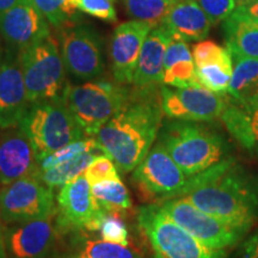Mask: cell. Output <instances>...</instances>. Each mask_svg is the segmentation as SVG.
Wrapping results in <instances>:
<instances>
[{
	"mask_svg": "<svg viewBox=\"0 0 258 258\" xmlns=\"http://www.w3.org/2000/svg\"><path fill=\"white\" fill-rule=\"evenodd\" d=\"M164 85L172 88H188L201 85L196 76V66L185 41L172 37L167 46L164 60Z\"/></svg>",
	"mask_w": 258,
	"mask_h": 258,
	"instance_id": "23",
	"label": "cell"
},
{
	"mask_svg": "<svg viewBox=\"0 0 258 258\" xmlns=\"http://www.w3.org/2000/svg\"><path fill=\"white\" fill-rule=\"evenodd\" d=\"M238 6L250 17L258 21V0H238Z\"/></svg>",
	"mask_w": 258,
	"mask_h": 258,
	"instance_id": "38",
	"label": "cell"
},
{
	"mask_svg": "<svg viewBox=\"0 0 258 258\" xmlns=\"http://www.w3.org/2000/svg\"><path fill=\"white\" fill-rule=\"evenodd\" d=\"M237 2H238V0H237Z\"/></svg>",
	"mask_w": 258,
	"mask_h": 258,
	"instance_id": "44",
	"label": "cell"
},
{
	"mask_svg": "<svg viewBox=\"0 0 258 258\" xmlns=\"http://www.w3.org/2000/svg\"><path fill=\"white\" fill-rule=\"evenodd\" d=\"M158 141L188 177L220 163L226 150L220 135L191 121L166 122L160 127Z\"/></svg>",
	"mask_w": 258,
	"mask_h": 258,
	"instance_id": "3",
	"label": "cell"
},
{
	"mask_svg": "<svg viewBox=\"0 0 258 258\" xmlns=\"http://www.w3.org/2000/svg\"><path fill=\"white\" fill-rule=\"evenodd\" d=\"M18 0H0V15L11 9L15 4H17Z\"/></svg>",
	"mask_w": 258,
	"mask_h": 258,
	"instance_id": "39",
	"label": "cell"
},
{
	"mask_svg": "<svg viewBox=\"0 0 258 258\" xmlns=\"http://www.w3.org/2000/svg\"><path fill=\"white\" fill-rule=\"evenodd\" d=\"M0 57H2V51H0Z\"/></svg>",
	"mask_w": 258,
	"mask_h": 258,
	"instance_id": "43",
	"label": "cell"
},
{
	"mask_svg": "<svg viewBox=\"0 0 258 258\" xmlns=\"http://www.w3.org/2000/svg\"><path fill=\"white\" fill-rule=\"evenodd\" d=\"M84 175L91 185L104 182V180L120 179L116 164L106 156H97L90 163Z\"/></svg>",
	"mask_w": 258,
	"mask_h": 258,
	"instance_id": "32",
	"label": "cell"
},
{
	"mask_svg": "<svg viewBox=\"0 0 258 258\" xmlns=\"http://www.w3.org/2000/svg\"><path fill=\"white\" fill-rule=\"evenodd\" d=\"M208 16L213 25L221 23L237 8V0H195Z\"/></svg>",
	"mask_w": 258,
	"mask_h": 258,
	"instance_id": "35",
	"label": "cell"
},
{
	"mask_svg": "<svg viewBox=\"0 0 258 258\" xmlns=\"http://www.w3.org/2000/svg\"><path fill=\"white\" fill-rule=\"evenodd\" d=\"M54 215L27 221L9 232L8 246L12 258H47L55 244Z\"/></svg>",
	"mask_w": 258,
	"mask_h": 258,
	"instance_id": "18",
	"label": "cell"
},
{
	"mask_svg": "<svg viewBox=\"0 0 258 258\" xmlns=\"http://www.w3.org/2000/svg\"><path fill=\"white\" fill-rule=\"evenodd\" d=\"M37 172L38 160L27 135L18 125L4 129L0 134V184L8 185Z\"/></svg>",
	"mask_w": 258,
	"mask_h": 258,
	"instance_id": "17",
	"label": "cell"
},
{
	"mask_svg": "<svg viewBox=\"0 0 258 258\" xmlns=\"http://www.w3.org/2000/svg\"><path fill=\"white\" fill-rule=\"evenodd\" d=\"M18 127L30 140L38 163L85 135L63 98L30 103Z\"/></svg>",
	"mask_w": 258,
	"mask_h": 258,
	"instance_id": "4",
	"label": "cell"
},
{
	"mask_svg": "<svg viewBox=\"0 0 258 258\" xmlns=\"http://www.w3.org/2000/svg\"><path fill=\"white\" fill-rule=\"evenodd\" d=\"M138 222L150 241L154 258H226V250L206 246L177 225L157 203L139 209Z\"/></svg>",
	"mask_w": 258,
	"mask_h": 258,
	"instance_id": "7",
	"label": "cell"
},
{
	"mask_svg": "<svg viewBox=\"0 0 258 258\" xmlns=\"http://www.w3.org/2000/svg\"><path fill=\"white\" fill-rule=\"evenodd\" d=\"M224 34L231 54L258 59V21L239 6L224 21Z\"/></svg>",
	"mask_w": 258,
	"mask_h": 258,
	"instance_id": "22",
	"label": "cell"
},
{
	"mask_svg": "<svg viewBox=\"0 0 258 258\" xmlns=\"http://www.w3.org/2000/svg\"><path fill=\"white\" fill-rule=\"evenodd\" d=\"M0 258H8L6 256V241L2 230H0Z\"/></svg>",
	"mask_w": 258,
	"mask_h": 258,
	"instance_id": "40",
	"label": "cell"
},
{
	"mask_svg": "<svg viewBox=\"0 0 258 258\" xmlns=\"http://www.w3.org/2000/svg\"><path fill=\"white\" fill-rule=\"evenodd\" d=\"M158 86H133L123 106L96 134L98 148L123 172L134 171L159 134L163 118Z\"/></svg>",
	"mask_w": 258,
	"mask_h": 258,
	"instance_id": "1",
	"label": "cell"
},
{
	"mask_svg": "<svg viewBox=\"0 0 258 258\" xmlns=\"http://www.w3.org/2000/svg\"><path fill=\"white\" fill-rule=\"evenodd\" d=\"M29 103L63 98L66 67L59 42L48 35L19 51Z\"/></svg>",
	"mask_w": 258,
	"mask_h": 258,
	"instance_id": "6",
	"label": "cell"
},
{
	"mask_svg": "<svg viewBox=\"0 0 258 258\" xmlns=\"http://www.w3.org/2000/svg\"><path fill=\"white\" fill-rule=\"evenodd\" d=\"M159 207L177 225L211 249H228L247 232L201 211L183 198L165 200L159 203Z\"/></svg>",
	"mask_w": 258,
	"mask_h": 258,
	"instance_id": "9",
	"label": "cell"
},
{
	"mask_svg": "<svg viewBox=\"0 0 258 258\" xmlns=\"http://www.w3.org/2000/svg\"><path fill=\"white\" fill-rule=\"evenodd\" d=\"M233 73L227 95L237 102H247L258 97V59L231 54Z\"/></svg>",
	"mask_w": 258,
	"mask_h": 258,
	"instance_id": "24",
	"label": "cell"
},
{
	"mask_svg": "<svg viewBox=\"0 0 258 258\" xmlns=\"http://www.w3.org/2000/svg\"><path fill=\"white\" fill-rule=\"evenodd\" d=\"M173 37L185 42L202 41L207 37L213 23L195 0L173 3L163 23Z\"/></svg>",
	"mask_w": 258,
	"mask_h": 258,
	"instance_id": "20",
	"label": "cell"
},
{
	"mask_svg": "<svg viewBox=\"0 0 258 258\" xmlns=\"http://www.w3.org/2000/svg\"><path fill=\"white\" fill-rule=\"evenodd\" d=\"M82 258H145V256L129 245L124 246L104 240H91L86 244Z\"/></svg>",
	"mask_w": 258,
	"mask_h": 258,
	"instance_id": "31",
	"label": "cell"
},
{
	"mask_svg": "<svg viewBox=\"0 0 258 258\" xmlns=\"http://www.w3.org/2000/svg\"><path fill=\"white\" fill-rule=\"evenodd\" d=\"M160 96L164 114L180 121L212 122L220 117L226 105V95H218L202 85L161 86Z\"/></svg>",
	"mask_w": 258,
	"mask_h": 258,
	"instance_id": "12",
	"label": "cell"
},
{
	"mask_svg": "<svg viewBox=\"0 0 258 258\" xmlns=\"http://www.w3.org/2000/svg\"><path fill=\"white\" fill-rule=\"evenodd\" d=\"M131 92L132 89L117 82L89 80L67 85L63 101L85 135L92 138L123 106Z\"/></svg>",
	"mask_w": 258,
	"mask_h": 258,
	"instance_id": "5",
	"label": "cell"
},
{
	"mask_svg": "<svg viewBox=\"0 0 258 258\" xmlns=\"http://www.w3.org/2000/svg\"><path fill=\"white\" fill-rule=\"evenodd\" d=\"M232 73H233V61L230 50L218 59L209 61L201 66H196L199 83L218 95L227 93Z\"/></svg>",
	"mask_w": 258,
	"mask_h": 258,
	"instance_id": "26",
	"label": "cell"
},
{
	"mask_svg": "<svg viewBox=\"0 0 258 258\" xmlns=\"http://www.w3.org/2000/svg\"><path fill=\"white\" fill-rule=\"evenodd\" d=\"M57 209L60 226L91 232L99 231L106 215L93 198L91 184L83 175L61 186Z\"/></svg>",
	"mask_w": 258,
	"mask_h": 258,
	"instance_id": "13",
	"label": "cell"
},
{
	"mask_svg": "<svg viewBox=\"0 0 258 258\" xmlns=\"http://www.w3.org/2000/svg\"><path fill=\"white\" fill-rule=\"evenodd\" d=\"M173 3L169 0H123L125 11L133 21L144 22L152 27L163 23L164 18L172 8Z\"/></svg>",
	"mask_w": 258,
	"mask_h": 258,
	"instance_id": "28",
	"label": "cell"
},
{
	"mask_svg": "<svg viewBox=\"0 0 258 258\" xmlns=\"http://www.w3.org/2000/svg\"><path fill=\"white\" fill-rule=\"evenodd\" d=\"M0 219H2V213H0Z\"/></svg>",
	"mask_w": 258,
	"mask_h": 258,
	"instance_id": "42",
	"label": "cell"
},
{
	"mask_svg": "<svg viewBox=\"0 0 258 258\" xmlns=\"http://www.w3.org/2000/svg\"><path fill=\"white\" fill-rule=\"evenodd\" d=\"M176 198L188 200L201 211L246 231L258 206L257 192L228 159L189 177Z\"/></svg>",
	"mask_w": 258,
	"mask_h": 258,
	"instance_id": "2",
	"label": "cell"
},
{
	"mask_svg": "<svg viewBox=\"0 0 258 258\" xmlns=\"http://www.w3.org/2000/svg\"><path fill=\"white\" fill-rule=\"evenodd\" d=\"M59 47L66 71L74 78L89 82L104 73L103 38L92 25L73 23L59 29Z\"/></svg>",
	"mask_w": 258,
	"mask_h": 258,
	"instance_id": "8",
	"label": "cell"
},
{
	"mask_svg": "<svg viewBox=\"0 0 258 258\" xmlns=\"http://www.w3.org/2000/svg\"><path fill=\"white\" fill-rule=\"evenodd\" d=\"M241 258H258V232L244 243Z\"/></svg>",
	"mask_w": 258,
	"mask_h": 258,
	"instance_id": "37",
	"label": "cell"
},
{
	"mask_svg": "<svg viewBox=\"0 0 258 258\" xmlns=\"http://www.w3.org/2000/svg\"><path fill=\"white\" fill-rule=\"evenodd\" d=\"M91 191L97 203L106 214L124 217L133 208L128 189L121 179L104 180L91 185Z\"/></svg>",
	"mask_w": 258,
	"mask_h": 258,
	"instance_id": "25",
	"label": "cell"
},
{
	"mask_svg": "<svg viewBox=\"0 0 258 258\" xmlns=\"http://www.w3.org/2000/svg\"><path fill=\"white\" fill-rule=\"evenodd\" d=\"M97 148H98V144H97L96 139L93 138L80 139V140L73 141V143L69 144L67 146L60 148V150L43 158L38 163V171L48 170L50 167L59 165V164L72 160L76 157L80 156V154L90 152V151H95Z\"/></svg>",
	"mask_w": 258,
	"mask_h": 258,
	"instance_id": "30",
	"label": "cell"
},
{
	"mask_svg": "<svg viewBox=\"0 0 258 258\" xmlns=\"http://www.w3.org/2000/svg\"><path fill=\"white\" fill-rule=\"evenodd\" d=\"M34 5L40 10L50 27L59 29L74 23L78 9L74 6L72 0H31Z\"/></svg>",
	"mask_w": 258,
	"mask_h": 258,
	"instance_id": "29",
	"label": "cell"
},
{
	"mask_svg": "<svg viewBox=\"0 0 258 258\" xmlns=\"http://www.w3.org/2000/svg\"><path fill=\"white\" fill-rule=\"evenodd\" d=\"M220 118L245 148L258 152V97L247 102H237L226 95V105Z\"/></svg>",
	"mask_w": 258,
	"mask_h": 258,
	"instance_id": "21",
	"label": "cell"
},
{
	"mask_svg": "<svg viewBox=\"0 0 258 258\" xmlns=\"http://www.w3.org/2000/svg\"><path fill=\"white\" fill-rule=\"evenodd\" d=\"M29 104L19 51L9 48L0 57V129L17 127Z\"/></svg>",
	"mask_w": 258,
	"mask_h": 258,
	"instance_id": "14",
	"label": "cell"
},
{
	"mask_svg": "<svg viewBox=\"0 0 258 258\" xmlns=\"http://www.w3.org/2000/svg\"><path fill=\"white\" fill-rule=\"evenodd\" d=\"M96 157L95 151H90V152L80 154L66 163L59 164V165L50 167L48 170L38 171L36 176L51 189L63 186L66 183L82 176Z\"/></svg>",
	"mask_w": 258,
	"mask_h": 258,
	"instance_id": "27",
	"label": "cell"
},
{
	"mask_svg": "<svg viewBox=\"0 0 258 258\" xmlns=\"http://www.w3.org/2000/svg\"><path fill=\"white\" fill-rule=\"evenodd\" d=\"M172 37L171 32L161 24L150 31L141 48L134 73L133 86L153 88L163 84L164 60Z\"/></svg>",
	"mask_w": 258,
	"mask_h": 258,
	"instance_id": "19",
	"label": "cell"
},
{
	"mask_svg": "<svg viewBox=\"0 0 258 258\" xmlns=\"http://www.w3.org/2000/svg\"><path fill=\"white\" fill-rule=\"evenodd\" d=\"M152 29V25L138 21H128L116 27L110 46L115 82L122 85H133L141 48Z\"/></svg>",
	"mask_w": 258,
	"mask_h": 258,
	"instance_id": "16",
	"label": "cell"
},
{
	"mask_svg": "<svg viewBox=\"0 0 258 258\" xmlns=\"http://www.w3.org/2000/svg\"><path fill=\"white\" fill-rule=\"evenodd\" d=\"M169 2H178V0H169Z\"/></svg>",
	"mask_w": 258,
	"mask_h": 258,
	"instance_id": "41",
	"label": "cell"
},
{
	"mask_svg": "<svg viewBox=\"0 0 258 258\" xmlns=\"http://www.w3.org/2000/svg\"><path fill=\"white\" fill-rule=\"evenodd\" d=\"M228 49L221 47L213 41H201L195 44L192 48V57L195 61V66H201L220 57L226 54Z\"/></svg>",
	"mask_w": 258,
	"mask_h": 258,
	"instance_id": "36",
	"label": "cell"
},
{
	"mask_svg": "<svg viewBox=\"0 0 258 258\" xmlns=\"http://www.w3.org/2000/svg\"><path fill=\"white\" fill-rule=\"evenodd\" d=\"M99 233H101L102 240L108 241V243L121 244L124 246L129 245L127 226L121 217L106 214L102 221Z\"/></svg>",
	"mask_w": 258,
	"mask_h": 258,
	"instance_id": "34",
	"label": "cell"
},
{
	"mask_svg": "<svg viewBox=\"0 0 258 258\" xmlns=\"http://www.w3.org/2000/svg\"><path fill=\"white\" fill-rule=\"evenodd\" d=\"M53 189L37 176L21 178L0 189V213L5 222H27L55 214Z\"/></svg>",
	"mask_w": 258,
	"mask_h": 258,
	"instance_id": "10",
	"label": "cell"
},
{
	"mask_svg": "<svg viewBox=\"0 0 258 258\" xmlns=\"http://www.w3.org/2000/svg\"><path fill=\"white\" fill-rule=\"evenodd\" d=\"M188 179L159 141L153 145L133 172V180L141 192L148 198H157L159 203L176 198Z\"/></svg>",
	"mask_w": 258,
	"mask_h": 258,
	"instance_id": "11",
	"label": "cell"
},
{
	"mask_svg": "<svg viewBox=\"0 0 258 258\" xmlns=\"http://www.w3.org/2000/svg\"><path fill=\"white\" fill-rule=\"evenodd\" d=\"M72 3L79 11L92 17L109 22V23H114L117 21L114 0H72Z\"/></svg>",
	"mask_w": 258,
	"mask_h": 258,
	"instance_id": "33",
	"label": "cell"
},
{
	"mask_svg": "<svg viewBox=\"0 0 258 258\" xmlns=\"http://www.w3.org/2000/svg\"><path fill=\"white\" fill-rule=\"evenodd\" d=\"M49 23L31 0H18L0 15V34L10 48L21 51L50 35Z\"/></svg>",
	"mask_w": 258,
	"mask_h": 258,
	"instance_id": "15",
	"label": "cell"
}]
</instances>
